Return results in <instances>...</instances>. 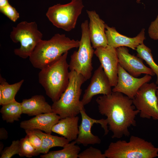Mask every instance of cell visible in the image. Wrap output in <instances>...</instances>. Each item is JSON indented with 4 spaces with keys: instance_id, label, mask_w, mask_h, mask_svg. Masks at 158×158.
Masks as SVG:
<instances>
[{
    "instance_id": "cell-3",
    "label": "cell",
    "mask_w": 158,
    "mask_h": 158,
    "mask_svg": "<svg viewBox=\"0 0 158 158\" xmlns=\"http://www.w3.org/2000/svg\"><path fill=\"white\" fill-rule=\"evenodd\" d=\"M68 51L44 68L38 74L39 83L53 102L58 101L67 88L69 82Z\"/></svg>"
},
{
    "instance_id": "cell-12",
    "label": "cell",
    "mask_w": 158,
    "mask_h": 158,
    "mask_svg": "<svg viewBox=\"0 0 158 158\" xmlns=\"http://www.w3.org/2000/svg\"><path fill=\"white\" fill-rule=\"evenodd\" d=\"M94 54L98 58L111 87H114L118 80V59L116 49L108 45L95 49Z\"/></svg>"
},
{
    "instance_id": "cell-28",
    "label": "cell",
    "mask_w": 158,
    "mask_h": 158,
    "mask_svg": "<svg viewBox=\"0 0 158 158\" xmlns=\"http://www.w3.org/2000/svg\"><path fill=\"white\" fill-rule=\"evenodd\" d=\"M0 11L10 20L15 22L19 18V14L15 8L9 4L6 6L0 8Z\"/></svg>"
},
{
    "instance_id": "cell-6",
    "label": "cell",
    "mask_w": 158,
    "mask_h": 158,
    "mask_svg": "<svg viewBox=\"0 0 158 158\" xmlns=\"http://www.w3.org/2000/svg\"><path fill=\"white\" fill-rule=\"evenodd\" d=\"M81 27L82 35L79 49L71 55L69 68L82 75L86 81L92 76V61L95 51L91 43L88 20L83 22Z\"/></svg>"
},
{
    "instance_id": "cell-23",
    "label": "cell",
    "mask_w": 158,
    "mask_h": 158,
    "mask_svg": "<svg viewBox=\"0 0 158 158\" xmlns=\"http://www.w3.org/2000/svg\"><path fill=\"white\" fill-rule=\"evenodd\" d=\"M0 88L2 90V97L0 105L9 103L15 100V97L24 81L22 80L19 82L9 84L0 75Z\"/></svg>"
},
{
    "instance_id": "cell-13",
    "label": "cell",
    "mask_w": 158,
    "mask_h": 158,
    "mask_svg": "<svg viewBox=\"0 0 158 158\" xmlns=\"http://www.w3.org/2000/svg\"><path fill=\"white\" fill-rule=\"evenodd\" d=\"M109 79L100 65L95 71L90 83L85 90L81 100L82 105L84 106L89 104L92 97L98 94L107 95L112 92Z\"/></svg>"
},
{
    "instance_id": "cell-27",
    "label": "cell",
    "mask_w": 158,
    "mask_h": 158,
    "mask_svg": "<svg viewBox=\"0 0 158 158\" xmlns=\"http://www.w3.org/2000/svg\"><path fill=\"white\" fill-rule=\"evenodd\" d=\"M79 158H106L104 154L101 151L92 146L85 150L78 155Z\"/></svg>"
},
{
    "instance_id": "cell-16",
    "label": "cell",
    "mask_w": 158,
    "mask_h": 158,
    "mask_svg": "<svg viewBox=\"0 0 158 158\" xmlns=\"http://www.w3.org/2000/svg\"><path fill=\"white\" fill-rule=\"evenodd\" d=\"M90 19L89 35L94 49L108 45L105 29L106 24L95 11H86Z\"/></svg>"
},
{
    "instance_id": "cell-17",
    "label": "cell",
    "mask_w": 158,
    "mask_h": 158,
    "mask_svg": "<svg viewBox=\"0 0 158 158\" xmlns=\"http://www.w3.org/2000/svg\"><path fill=\"white\" fill-rule=\"evenodd\" d=\"M60 119L58 115L53 112L41 114L29 120L22 121L20 127L25 130L38 129L51 134L53 126Z\"/></svg>"
},
{
    "instance_id": "cell-21",
    "label": "cell",
    "mask_w": 158,
    "mask_h": 158,
    "mask_svg": "<svg viewBox=\"0 0 158 158\" xmlns=\"http://www.w3.org/2000/svg\"><path fill=\"white\" fill-rule=\"evenodd\" d=\"M75 140L66 144L62 150L49 152L40 156L41 158H77L80 148Z\"/></svg>"
},
{
    "instance_id": "cell-1",
    "label": "cell",
    "mask_w": 158,
    "mask_h": 158,
    "mask_svg": "<svg viewBox=\"0 0 158 158\" xmlns=\"http://www.w3.org/2000/svg\"><path fill=\"white\" fill-rule=\"evenodd\" d=\"M96 101L99 113L107 117L112 138L129 136L128 129L136 126L135 118L140 112L135 109L132 99L121 93L112 91L109 95L98 97Z\"/></svg>"
},
{
    "instance_id": "cell-19",
    "label": "cell",
    "mask_w": 158,
    "mask_h": 158,
    "mask_svg": "<svg viewBox=\"0 0 158 158\" xmlns=\"http://www.w3.org/2000/svg\"><path fill=\"white\" fill-rule=\"evenodd\" d=\"M77 116L61 118L52 129V132L63 136L70 142L75 140L79 132Z\"/></svg>"
},
{
    "instance_id": "cell-15",
    "label": "cell",
    "mask_w": 158,
    "mask_h": 158,
    "mask_svg": "<svg viewBox=\"0 0 158 158\" xmlns=\"http://www.w3.org/2000/svg\"><path fill=\"white\" fill-rule=\"evenodd\" d=\"M105 32L108 45L115 48L125 47L135 50L139 45L143 43L145 39V29L143 28L135 37H130L118 33L114 27H109L106 24Z\"/></svg>"
},
{
    "instance_id": "cell-31",
    "label": "cell",
    "mask_w": 158,
    "mask_h": 158,
    "mask_svg": "<svg viewBox=\"0 0 158 158\" xmlns=\"http://www.w3.org/2000/svg\"><path fill=\"white\" fill-rule=\"evenodd\" d=\"M8 137V133L4 128H0V140H5Z\"/></svg>"
},
{
    "instance_id": "cell-26",
    "label": "cell",
    "mask_w": 158,
    "mask_h": 158,
    "mask_svg": "<svg viewBox=\"0 0 158 158\" xmlns=\"http://www.w3.org/2000/svg\"><path fill=\"white\" fill-rule=\"evenodd\" d=\"M20 150V140H14L9 146L5 147L0 153V158H11L15 155H18Z\"/></svg>"
},
{
    "instance_id": "cell-29",
    "label": "cell",
    "mask_w": 158,
    "mask_h": 158,
    "mask_svg": "<svg viewBox=\"0 0 158 158\" xmlns=\"http://www.w3.org/2000/svg\"><path fill=\"white\" fill-rule=\"evenodd\" d=\"M25 131L28 136L30 142L36 150V152L41 147L42 144L41 139L31 130H25Z\"/></svg>"
},
{
    "instance_id": "cell-14",
    "label": "cell",
    "mask_w": 158,
    "mask_h": 158,
    "mask_svg": "<svg viewBox=\"0 0 158 158\" xmlns=\"http://www.w3.org/2000/svg\"><path fill=\"white\" fill-rule=\"evenodd\" d=\"M116 50L119 64L132 76L138 78L142 74L151 76L155 75L150 68L144 64L143 59L130 54L126 47H119L116 48Z\"/></svg>"
},
{
    "instance_id": "cell-18",
    "label": "cell",
    "mask_w": 158,
    "mask_h": 158,
    "mask_svg": "<svg viewBox=\"0 0 158 158\" xmlns=\"http://www.w3.org/2000/svg\"><path fill=\"white\" fill-rule=\"evenodd\" d=\"M21 104L23 114L29 116L53 112L51 106L42 95H35L29 99H23Z\"/></svg>"
},
{
    "instance_id": "cell-25",
    "label": "cell",
    "mask_w": 158,
    "mask_h": 158,
    "mask_svg": "<svg viewBox=\"0 0 158 158\" xmlns=\"http://www.w3.org/2000/svg\"><path fill=\"white\" fill-rule=\"evenodd\" d=\"M20 141V150L18 155L20 157L30 158L36 156V150L30 142L27 135Z\"/></svg>"
},
{
    "instance_id": "cell-33",
    "label": "cell",
    "mask_w": 158,
    "mask_h": 158,
    "mask_svg": "<svg viewBox=\"0 0 158 158\" xmlns=\"http://www.w3.org/2000/svg\"><path fill=\"white\" fill-rule=\"evenodd\" d=\"M4 144L2 142H0V153L3 150Z\"/></svg>"
},
{
    "instance_id": "cell-24",
    "label": "cell",
    "mask_w": 158,
    "mask_h": 158,
    "mask_svg": "<svg viewBox=\"0 0 158 158\" xmlns=\"http://www.w3.org/2000/svg\"><path fill=\"white\" fill-rule=\"evenodd\" d=\"M136 50L137 56L144 60L156 75V84L158 85V65L153 59L151 49L143 43L138 46Z\"/></svg>"
},
{
    "instance_id": "cell-22",
    "label": "cell",
    "mask_w": 158,
    "mask_h": 158,
    "mask_svg": "<svg viewBox=\"0 0 158 158\" xmlns=\"http://www.w3.org/2000/svg\"><path fill=\"white\" fill-rule=\"evenodd\" d=\"M2 106L0 112L4 121L7 123H12L19 120L23 114L21 103L15 100Z\"/></svg>"
},
{
    "instance_id": "cell-11",
    "label": "cell",
    "mask_w": 158,
    "mask_h": 158,
    "mask_svg": "<svg viewBox=\"0 0 158 158\" xmlns=\"http://www.w3.org/2000/svg\"><path fill=\"white\" fill-rule=\"evenodd\" d=\"M118 80L116 85L112 91L121 93L133 99L140 88L144 84L149 83L152 79V76L145 74L141 78L133 77L129 74L118 64Z\"/></svg>"
},
{
    "instance_id": "cell-32",
    "label": "cell",
    "mask_w": 158,
    "mask_h": 158,
    "mask_svg": "<svg viewBox=\"0 0 158 158\" xmlns=\"http://www.w3.org/2000/svg\"><path fill=\"white\" fill-rule=\"evenodd\" d=\"M9 4L8 0H0V8L6 6Z\"/></svg>"
},
{
    "instance_id": "cell-2",
    "label": "cell",
    "mask_w": 158,
    "mask_h": 158,
    "mask_svg": "<svg viewBox=\"0 0 158 158\" xmlns=\"http://www.w3.org/2000/svg\"><path fill=\"white\" fill-rule=\"evenodd\" d=\"M80 41L71 40L64 34L57 33L48 40H41L29 57L32 66L41 69L65 52L79 47Z\"/></svg>"
},
{
    "instance_id": "cell-5",
    "label": "cell",
    "mask_w": 158,
    "mask_h": 158,
    "mask_svg": "<svg viewBox=\"0 0 158 158\" xmlns=\"http://www.w3.org/2000/svg\"><path fill=\"white\" fill-rule=\"evenodd\" d=\"M104 154L107 158H154L158 157V147L151 142L132 135L128 142L119 140L111 142Z\"/></svg>"
},
{
    "instance_id": "cell-4",
    "label": "cell",
    "mask_w": 158,
    "mask_h": 158,
    "mask_svg": "<svg viewBox=\"0 0 158 158\" xmlns=\"http://www.w3.org/2000/svg\"><path fill=\"white\" fill-rule=\"evenodd\" d=\"M83 76L74 71L69 73L68 85L59 99L53 102V112L58 115L61 118L77 116L84 108L80 100L82 85L86 81Z\"/></svg>"
},
{
    "instance_id": "cell-35",
    "label": "cell",
    "mask_w": 158,
    "mask_h": 158,
    "mask_svg": "<svg viewBox=\"0 0 158 158\" xmlns=\"http://www.w3.org/2000/svg\"><path fill=\"white\" fill-rule=\"evenodd\" d=\"M141 0H136V2L138 3H140V2Z\"/></svg>"
},
{
    "instance_id": "cell-10",
    "label": "cell",
    "mask_w": 158,
    "mask_h": 158,
    "mask_svg": "<svg viewBox=\"0 0 158 158\" xmlns=\"http://www.w3.org/2000/svg\"><path fill=\"white\" fill-rule=\"evenodd\" d=\"M80 114L81 117V123L79 126L78 136L75 140L77 145L82 144L85 146L89 145L99 144L101 140L97 136L91 132V128L94 124H99L104 131V135H107L109 131L106 119L97 120L89 116L84 108L82 109Z\"/></svg>"
},
{
    "instance_id": "cell-20",
    "label": "cell",
    "mask_w": 158,
    "mask_h": 158,
    "mask_svg": "<svg viewBox=\"0 0 158 158\" xmlns=\"http://www.w3.org/2000/svg\"><path fill=\"white\" fill-rule=\"evenodd\" d=\"M41 139L42 144L40 149L36 152V156L41 153L46 154L50 149L56 147H63L70 142L64 137H60L43 132L41 130L35 129L31 130Z\"/></svg>"
},
{
    "instance_id": "cell-34",
    "label": "cell",
    "mask_w": 158,
    "mask_h": 158,
    "mask_svg": "<svg viewBox=\"0 0 158 158\" xmlns=\"http://www.w3.org/2000/svg\"><path fill=\"white\" fill-rule=\"evenodd\" d=\"M156 95L158 100V86H157V90L156 91Z\"/></svg>"
},
{
    "instance_id": "cell-9",
    "label": "cell",
    "mask_w": 158,
    "mask_h": 158,
    "mask_svg": "<svg viewBox=\"0 0 158 158\" xmlns=\"http://www.w3.org/2000/svg\"><path fill=\"white\" fill-rule=\"evenodd\" d=\"M157 85L153 82L146 83L140 88L132 99L133 105L144 118L158 121V100Z\"/></svg>"
},
{
    "instance_id": "cell-7",
    "label": "cell",
    "mask_w": 158,
    "mask_h": 158,
    "mask_svg": "<svg viewBox=\"0 0 158 158\" xmlns=\"http://www.w3.org/2000/svg\"><path fill=\"white\" fill-rule=\"evenodd\" d=\"M42 33L38 30L35 22L23 21L13 27L10 37L15 43L19 42L20 47L14 50L15 54L22 58L29 57L37 44L41 40Z\"/></svg>"
},
{
    "instance_id": "cell-30",
    "label": "cell",
    "mask_w": 158,
    "mask_h": 158,
    "mask_svg": "<svg viewBox=\"0 0 158 158\" xmlns=\"http://www.w3.org/2000/svg\"><path fill=\"white\" fill-rule=\"evenodd\" d=\"M148 33L152 39L158 40V15L155 20L151 23L148 28Z\"/></svg>"
},
{
    "instance_id": "cell-8",
    "label": "cell",
    "mask_w": 158,
    "mask_h": 158,
    "mask_svg": "<svg viewBox=\"0 0 158 158\" xmlns=\"http://www.w3.org/2000/svg\"><path fill=\"white\" fill-rule=\"evenodd\" d=\"M84 7L81 0H72L67 4H58L49 7L46 16L54 26L69 32L75 27Z\"/></svg>"
}]
</instances>
